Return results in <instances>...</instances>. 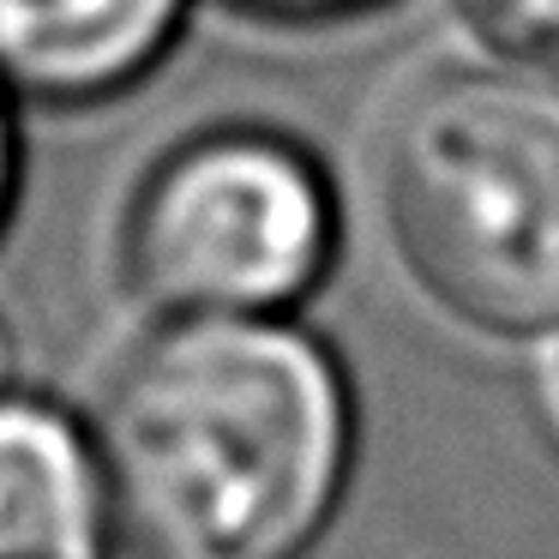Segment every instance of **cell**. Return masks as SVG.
Here are the masks:
<instances>
[{"mask_svg":"<svg viewBox=\"0 0 559 559\" xmlns=\"http://www.w3.org/2000/svg\"><path fill=\"white\" fill-rule=\"evenodd\" d=\"M343 457L337 373L277 325L163 331L97 415L109 523L139 559H295L331 518Z\"/></svg>","mask_w":559,"mask_h":559,"instance_id":"obj_1","label":"cell"},{"mask_svg":"<svg viewBox=\"0 0 559 559\" xmlns=\"http://www.w3.org/2000/svg\"><path fill=\"white\" fill-rule=\"evenodd\" d=\"M385 217L457 319L559 325V85L451 73L415 91L385 139Z\"/></svg>","mask_w":559,"mask_h":559,"instance_id":"obj_2","label":"cell"},{"mask_svg":"<svg viewBox=\"0 0 559 559\" xmlns=\"http://www.w3.org/2000/svg\"><path fill=\"white\" fill-rule=\"evenodd\" d=\"M331 247V199L313 163L265 133H217L175 151L127 223V265L157 307L253 313L301 295Z\"/></svg>","mask_w":559,"mask_h":559,"instance_id":"obj_3","label":"cell"},{"mask_svg":"<svg viewBox=\"0 0 559 559\" xmlns=\"http://www.w3.org/2000/svg\"><path fill=\"white\" fill-rule=\"evenodd\" d=\"M181 0H0V79L31 97H97L169 43Z\"/></svg>","mask_w":559,"mask_h":559,"instance_id":"obj_4","label":"cell"},{"mask_svg":"<svg viewBox=\"0 0 559 559\" xmlns=\"http://www.w3.org/2000/svg\"><path fill=\"white\" fill-rule=\"evenodd\" d=\"M97 487L79 439L43 409H0V559H91Z\"/></svg>","mask_w":559,"mask_h":559,"instance_id":"obj_5","label":"cell"},{"mask_svg":"<svg viewBox=\"0 0 559 559\" xmlns=\"http://www.w3.org/2000/svg\"><path fill=\"white\" fill-rule=\"evenodd\" d=\"M493 49L535 67H559V0H463Z\"/></svg>","mask_w":559,"mask_h":559,"instance_id":"obj_6","label":"cell"},{"mask_svg":"<svg viewBox=\"0 0 559 559\" xmlns=\"http://www.w3.org/2000/svg\"><path fill=\"white\" fill-rule=\"evenodd\" d=\"M259 13H283V19H319V13H349L361 0H247Z\"/></svg>","mask_w":559,"mask_h":559,"instance_id":"obj_7","label":"cell"},{"mask_svg":"<svg viewBox=\"0 0 559 559\" xmlns=\"http://www.w3.org/2000/svg\"><path fill=\"white\" fill-rule=\"evenodd\" d=\"M7 175H13V145H7V115H0V199H7Z\"/></svg>","mask_w":559,"mask_h":559,"instance_id":"obj_8","label":"cell"},{"mask_svg":"<svg viewBox=\"0 0 559 559\" xmlns=\"http://www.w3.org/2000/svg\"><path fill=\"white\" fill-rule=\"evenodd\" d=\"M0 385H7V337H0Z\"/></svg>","mask_w":559,"mask_h":559,"instance_id":"obj_9","label":"cell"}]
</instances>
